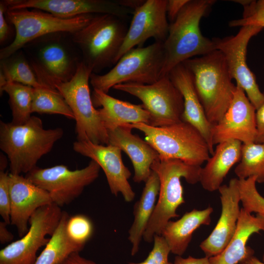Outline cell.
<instances>
[{
  "label": "cell",
  "instance_id": "6da1fadb",
  "mask_svg": "<svg viewBox=\"0 0 264 264\" xmlns=\"http://www.w3.org/2000/svg\"><path fill=\"white\" fill-rule=\"evenodd\" d=\"M61 128L45 129L42 119L32 116L22 125L0 121V148L6 154L10 173L27 174L63 136Z\"/></svg>",
  "mask_w": 264,
  "mask_h": 264
},
{
  "label": "cell",
  "instance_id": "7a4b0ae2",
  "mask_svg": "<svg viewBox=\"0 0 264 264\" xmlns=\"http://www.w3.org/2000/svg\"><path fill=\"white\" fill-rule=\"evenodd\" d=\"M214 0H189L175 20L170 23L163 43L165 60L161 77L168 75L175 66L191 58L216 50L212 40L204 37L200 29L201 19L215 3Z\"/></svg>",
  "mask_w": 264,
  "mask_h": 264
},
{
  "label": "cell",
  "instance_id": "3957f363",
  "mask_svg": "<svg viewBox=\"0 0 264 264\" xmlns=\"http://www.w3.org/2000/svg\"><path fill=\"white\" fill-rule=\"evenodd\" d=\"M182 64L192 75L207 119L213 125H215L228 109L236 88L223 54L216 49L188 59Z\"/></svg>",
  "mask_w": 264,
  "mask_h": 264
},
{
  "label": "cell",
  "instance_id": "277c9868",
  "mask_svg": "<svg viewBox=\"0 0 264 264\" xmlns=\"http://www.w3.org/2000/svg\"><path fill=\"white\" fill-rule=\"evenodd\" d=\"M201 169V166L189 165L176 159L158 158L153 163L151 170L158 176L160 189L154 212L143 235L146 242H153L154 235H161L171 219L179 216L177 209L185 203L181 178L195 184L199 182Z\"/></svg>",
  "mask_w": 264,
  "mask_h": 264
},
{
  "label": "cell",
  "instance_id": "5b68a950",
  "mask_svg": "<svg viewBox=\"0 0 264 264\" xmlns=\"http://www.w3.org/2000/svg\"><path fill=\"white\" fill-rule=\"evenodd\" d=\"M122 18L111 14L94 15L71 39L81 52L82 62L97 74L114 65L128 28Z\"/></svg>",
  "mask_w": 264,
  "mask_h": 264
},
{
  "label": "cell",
  "instance_id": "8992f818",
  "mask_svg": "<svg viewBox=\"0 0 264 264\" xmlns=\"http://www.w3.org/2000/svg\"><path fill=\"white\" fill-rule=\"evenodd\" d=\"M125 125L143 132L145 140L158 153L160 159H179L189 165L201 166L210 157L205 139L188 123L182 121L162 127L143 123Z\"/></svg>",
  "mask_w": 264,
  "mask_h": 264
},
{
  "label": "cell",
  "instance_id": "52a82bcc",
  "mask_svg": "<svg viewBox=\"0 0 264 264\" xmlns=\"http://www.w3.org/2000/svg\"><path fill=\"white\" fill-rule=\"evenodd\" d=\"M92 73V70L82 61L69 81L50 80L45 85L57 90L73 112L77 141L108 145L107 130L101 122L98 110L95 109L90 95L89 82Z\"/></svg>",
  "mask_w": 264,
  "mask_h": 264
},
{
  "label": "cell",
  "instance_id": "ba28073f",
  "mask_svg": "<svg viewBox=\"0 0 264 264\" xmlns=\"http://www.w3.org/2000/svg\"><path fill=\"white\" fill-rule=\"evenodd\" d=\"M164 60L163 43L134 47L126 52L107 73H92L90 83L93 89L107 93L118 84H151L161 77Z\"/></svg>",
  "mask_w": 264,
  "mask_h": 264
},
{
  "label": "cell",
  "instance_id": "9c48e42d",
  "mask_svg": "<svg viewBox=\"0 0 264 264\" xmlns=\"http://www.w3.org/2000/svg\"><path fill=\"white\" fill-rule=\"evenodd\" d=\"M6 16L14 26L16 35L10 44L0 49L1 60L43 36L56 33L73 34L85 26L94 15L64 19L42 10L24 8L7 10Z\"/></svg>",
  "mask_w": 264,
  "mask_h": 264
},
{
  "label": "cell",
  "instance_id": "30bf717a",
  "mask_svg": "<svg viewBox=\"0 0 264 264\" xmlns=\"http://www.w3.org/2000/svg\"><path fill=\"white\" fill-rule=\"evenodd\" d=\"M113 88L141 100L150 114L149 125L162 127L182 121L183 98L168 75L151 84L128 83L115 85Z\"/></svg>",
  "mask_w": 264,
  "mask_h": 264
},
{
  "label": "cell",
  "instance_id": "8fae6325",
  "mask_svg": "<svg viewBox=\"0 0 264 264\" xmlns=\"http://www.w3.org/2000/svg\"><path fill=\"white\" fill-rule=\"evenodd\" d=\"M100 169L97 163L91 160L86 167L74 170L64 165L46 168L37 166L25 176L46 191L52 202L61 207L79 197L85 187L98 178Z\"/></svg>",
  "mask_w": 264,
  "mask_h": 264
},
{
  "label": "cell",
  "instance_id": "7c38bea8",
  "mask_svg": "<svg viewBox=\"0 0 264 264\" xmlns=\"http://www.w3.org/2000/svg\"><path fill=\"white\" fill-rule=\"evenodd\" d=\"M68 33L47 35L29 43L34 45L32 67L41 83L50 80L65 82L75 75L82 61L70 43L65 39Z\"/></svg>",
  "mask_w": 264,
  "mask_h": 264
},
{
  "label": "cell",
  "instance_id": "4fadbf2b",
  "mask_svg": "<svg viewBox=\"0 0 264 264\" xmlns=\"http://www.w3.org/2000/svg\"><path fill=\"white\" fill-rule=\"evenodd\" d=\"M63 212L52 203L37 209L29 221L26 233L0 250V264H35L37 253L45 246L57 227Z\"/></svg>",
  "mask_w": 264,
  "mask_h": 264
},
{
  "label": "cell",
  "instance_id": "5bb4252c",
  "mask_svg": "<svg viewBox=\"0 0 264 264\" xmlns=\"http://www.w3.org/2000/svg\"><path fill=\"white\" fill-rule=\"evenodd\" d=\"M263 28L245 25L241 27L235 35L212 38L216 49L224 56L231 78L244 90L256 110L264 102V94L259 88L254 74L247 66V48L250 39Z\"/></svg>",
  "mask_w": 264,
  "mask_h": 264
},
{
  "label": "cell",
  "instance_id": "9a60e30c",
  "mask_svg": "<svg viewBox=\"0 0 264 264\" xmlns=\"http://www.w3.org/2000/svg\"><path fill=\"white\" fill-rule=\"evenodd\" d=\"M167 0H146L133 11L117 62L128 51L141 47L150 38L164 43L168 34L170 24L167 15ZM117 63V62H116Z\"/></svg>",
  "mask_w": 264,
  "mask_h": 264
},
{
  "label": "cell",
  "instance_id": "2e32d148",
  "mask_svg": "<svg viewBox=\"0 0 264 264\" xmlns=\"http://www.w3.org/2000/svg\"><path fill=\"white\" fill-rule=\"evenodd\" d=\"M256 110L244 90L236 85L232 101L221 119L213 127L214 145L236 140L243 143L255 142Z\"/></svg>",
  "mask_w": 264,
  "mask_h": 264
},
{
  "label": "cell",
  "instance_id": "e0dca14e",
  "mask_svg": "<svg viewBox=\"0 0 264 264\" xmlns=\"http://www.w3.org/2000/svg\"><path fill=\"white\" fill-rule=\"evenodd\" d=\"M72 148L99 164L105 174L111 194L117 196L120 193L128 202L134 199L135 194L128 181L131 173L122 161L120 149L110 144L77 140L73 143Z\"/></svg>",
  "mask_w": 264,
  "mask_h": 264
},
{
  "label": "cell",
  "instance_id": "ac0fdd59",
  "mask_svg": "<svg viewBox=\"0 0 264 264\" xmlns=\"http://www.w3.org/2000/svg\"><path fill=\"white\" fill-rule=\"evenodd\" d=\"M7 10L35 9L68 19L87 14H111L123 19L132 10L108 0H5Z\"/></svg>",
  "mask_w": 264,
  "mask_h": 264
},
{
  "label": "cell",
  "instance_id": "d6986e66",
  "mask_svg": "<svg viewBox=\"0 0 264 264\" xmlns=\"http://www.w3.org/2000/svg\"><path fill=\"white\" fill-rule=\"evenodd\" d=\"M221 204L220 219L210 235L199 245L205 256H215L222 252L233 237L241 209L238 178H232L228 185L219 189Z\"/></svg>",
  "mask_w": 264,
  "mask_h": 264
},
{
  "label": "cell",
  "instance_id": "ffe728a7",
  "mask_svg": "<svg viewBox=\"0 0 264 264\" xmlns=\"http://www.w3.org/2000/svg\"><path fill=\"white\" fill-rule=\"evenodd\" d=\"M10 194V224L20 237L28 231L29 221L40 207L52 203L49 194L22 175L9 174Z\"/></svg>",
  "mask_w": 264,
  "mask_h": 264
},
{
  "label": "cell",
  "instance_id": "44dd1931",
  "mask_svg": "<svg viewBox=\"0 0 264 264\" xmlns=\"http://www.w3.org/2000/svg\"><path fill=\"white\" fill-rule=\"evenodd\" d=\"M168 75L183 98L182 121L189 123L199 132L207 143L210 154L212 155L215 150L212 139L214 125L207 118L191 72L182 63L173 68Z\"/></svg>",
  "mask_w": 264,
  "mask_h": 264
},
{
  "label": "cell",
  "instance_id": "7402d4cb",
  "mask_svg": "<svg viewBox=\"0 0 264 264\" xmlns=\"http://www.w3.org/2000/svg\"><path fill=\"white\" fill-rule=\"evenodd\" d=\"M132 130L123 125L108 130L109 144L118 147L128 155L134 169L133 181L145 182L159 154L147 141L133 134Z\"/></svg>",
  "mask_w": 264,
  "mask_h": 264
},
{
  "label": "cell",
  "instance_id": "603a6c76",
  "mask_svg": "<svg viewBox=\"0 0 264 264\" xmlns=\"http://www.w3.org/2000/svg\"><path fill=\"white\" fill-rule=\"evenodd\" d=\"M91 98L95 107H102L98 110L101 122L107 131L129 124H149L150 114L142 104L124 101L96 89H93Z\"/></svg>",
  "mask_w": 264,
  "mask_h": 264
},
{
  "label": "cell",
  "instance_id": "cb8c5ba5",
  "mask_svg": "<svg viewBox=\"0 0 264 264\" xmlns=\"http://www.w3.org/2000/svg\"><path fill=\"white\" fill-rule=\"evenodd\" d=\"M243 208L241 209L236 232L224 250L209 258L211 264H237L254 251L246 245L248 240L255 233L264 231V215L254 216Z\"/></svg>",
  "mask_w": 264,
  "mask_h": 264
},
{
  "label": "cell",
  "instance_id": "d4e9b609",
  "mask_svg": "<svg viewBox=\"0 0 264 264\" xmlns=\"http://www.w3.org/2000/svg\"><path fill=\"white\" fill-rule=\"evenodd\" d=\"M242 143L231 140L217 144L203 168L201 167L199 182L209 192L218 190L233 166L241 157Z\"/></svg>",
  "mask_w": 264,
  "mask_h": 264
},
{
  "label": "cell",
  "instance_id": "484cf974",
  "mask_svg": "<svg viewBox=\"0 0 264 264\" xmlns=\"http://www.w3.org/2000/svg\"><path fill=\"white\" fill-rule=\"evenodd\" d=\"M213 211L210 206L201 210L193 209L176 221H169L161 235L168 243L171 252L181 256L187 250L193 233L200 226L210 223Z\"/></svg>",
  "mask_w": 264,
  "mask_h": 264
},
{
  "label": "cell",
  "instance_id": "4316f807",
  "mask_svg": "<svg viewBox=\"0 0 264 264\" xmlns=\"http://www.w3.org/2000/svg\"><path fill=\"white\" fill-rule=\"evenodd\" d=\"M145 183L140 198L134 205V219L129 230L132 256L136 255L139 251L143 235L154 212L160 189L158 176L154 171L152 170Z\"/></svg>",
  "mask_w": 264,
  "mask_h": 264
},
{
  "label": "cell",
  "instance_id": "83f0119b",
  "mask_svg": "<svg viewBox=\"0 0 264 264\" xmlns=\"http://www.w3.org/2000/svg\"><path fill=\"white\" fill-rule=\"evenodd\" d=\"M69 216L63 211L59 223L35 264H61L70 254L80 252L84 247L71 242L66 232Z\"/></svg>",
  "mask_w": 264,
  "mask_h": 264
},
{
  "label": "cell",
  "instance_id": "f1b7e54d",
  "mask_svg": "<svg viewBox=\"0 0 264 264\" xmlns=\"http://www.w3.org/2000/svg\"><path fill=\"white\" fill-rule=\"evenodd\" d=\"M33 90L31 87L15 82H7L0 88L1 94L5 92L8 95L13 124H23L32 116Z\"/></svg>",
  "mask_w": 264,
  "mask_h": 264
},
{
  "label": "cell",
  "instance_id": "f546056e",
  "mask_svg": "<svg viewBox=\"0 0 264 264\" xmlns=\"http://www.w3.org/2000/svg\"><path fill=\"white\" fill-rule=\"evenodd\" d=\"M238 179L256 177V182H264V144L242 143L241 157L235 169Z\"/></svg>",
  "mask_w": 264,
  "mask_h": 264
},
{
  "label": "cell",
  "instance_id": "4dcf8cb0",
  "mask_svg": "<svg viewBox=\"0 0 264 264\" xmlns=\"http://www.w3.org/2000/svg\"><path fill=\"white\" fill-rule=\"evenodd\" d=\"M0 75L4 77L7 83H20L33 88H49L40 82L22 53L14 54L1 60Z\"/></svg>",
  "mask_w": 264,
  "mask_h": 264
},
{
  "label": "cell",
  "instance_id": "1f68e13d",
  "mask_svg": "<svg viewBox=\"0 0 264 264\" xmlns=\"http://www.w3.org/2000/svg\"><path fill=\"white\" fill-rule=\"evenodd\" d=\"M32 112L57 114L74 119L64 97L57 90L49 88H34Z\"/></svg>",
  "mask_w": 264,
  "mask_h": 264
},
{
  "label": "cell",
  "instance_id": "d6a6232c",
  "mask_svg": "<svg viewBox=\"0 0 264 264\" xmlns=\"http://www.w3.org/2000/svg\"><path fill=\"white\" fill-rule=\"evenodd\" d=\"M256 183V176L238 179L240 199L245 210L264 215V197L258 191Z\"/></svg>",
  "mask_w": 264,
  "mask_h": 264
},
{
  "label": "cell",
  "instance_id": "836d02e7",
  "mask_svg": "<svg viewBox=\"0 0 264 264\" xmlns=\"http://www.w3.org/2000/svg\"><path fill=\"white\" fill-rule=\"evenodd\" d=\"M66 232L71 242L84 247L93 235V223L83 214L69 216L66 224Z\"/></svg>",
  "mask_w": 264,
  "mask_h": 264
},
{
  "label": "cell",
  "instance_id": "e575fe53",
  "mask_svg": "<svg viewBox=\"0 0 264 264\" xmlns=\"http://www.w3.org/2000/svg\"><path fill=\"white\" fill-rule=\"evenodd\" d=\"M242 6L244 9L242 18L230 21L229 25H256L264 28V0H246Z\"/></svg>",
  "mask_w": 264,
  "mask_h": 264
},
{
  "label": "cell",
  "instance_id": "d590c367",
  "mask_svg": "<svg viewBox=\"0 0 264 264\" xmlns=\"http://www.w3.org/2000/svg\"><path fill=\"white\" fill-rule=\"evenodd\" d=\"M153 242V247L144 260L129 262V264H169L168 256L171 250L165 238L162 235H155Z\"/></svg>",
  "mask_w": 264,
  "mask_h": 264
},
{
  "label": "cell",
  "instance_id": "8d00e7d4",
  "mask_svg": "<svg viewBox=\"0 0 264 264\" xmlns=\"http://www.w3.org/2000/svg\"><path fill=\"white\" fill-rule=\"evenodd\" d=\"M8 172L0 171V215L7 224H10L11 198Z\"/></svg>",
  "mask_w": 264,
  "mask_h": 264
},
{
  "label": "cell",
  "instance_id": "74e56055",
  "mask_svg": "<svg viewBox=\"0 0 264 264\" xmlns=\"http://www.w3.org/2000/svg\"><path fill=\"white\" fill-rule=\"evenodd\" d=\"M189 0H167V15L170 23L173 22Z\"/></svg>",
  "mask_w": 264,
  "mask_h": 264
},
{
  "label": "cell",
  "instance_id": "f35d334b",
  "mask_svg": "<svg viewBox=\"0 0 264 264\" xmlns=\"http://www.w3.org/2000/svg\"><path fill=\"white\" fill-rule=\"evenodd\" d=\"M264 94V91L263 92ZM257 134L255 143L264 144V102L256 111Z\"/></svg>",
  "mask_w": 264,
  "mask_h": 264
},
{
  "label": "cell",
  "instance_id": "ab89813d",
  "mask_svg": "<svg viewBox=\"0 0 264 264\" xmlns=\"http://www.w3.org/2000/svg\"><path fill=\"white\" fill-rule=\"evenodd\" d=\"M7 8L1 0L0 2V42L3 43L7 38L9 34V25L6 20L4 14Z\"/></svg>",
  "mask_w": 264,
  "mask_h": 264
},
{
  "label": "cell",
  "instance_id": "60d3db41",
  "mask_svg": "<svg viewBox=\"0 0 264 264\" xmlns=\"http://www.w3.org/2000/svg\"><path fill=\"white\" fill-rule=\"evenodd\" d=\"M169 264H211L209 258L205 257L204 258H197L189 256L187 258H183L180 256H176L173 263H169Z\"/></svg>",
  "mask_w": 264,
  "mask_h": 264
},
{
  "label": "cell",
  "instance_id": "b9f144b4",
  "mask_svg": "<svg viewBox=\"0 0 264 264\" xmlns=\"http://www.w3.org/2000/svg\"><path fill=\"white\" fill-rule=\"evenodd\" d=\"M61 264H97L90 260L88 259L79 254V252H75L70 254Z\"/></svg>",
  "mask_w": 264,
  "mask_h": 264
},
{
  "label": "cell",
  "instance_id": "7bdbcfd3",
  "mask_svg": "<svg viewBox=\"0 0 264 264\" xmlns=\"http://www.w3.org/2000/svg\"><path fill=\"white\" fill-rule=\"evenodd\" d=\"M7 225L4 221L0 222V242L1 244L11 243L14 239V235L7 228Z\"/></svg>",
  "mask_w": 264,
  "mask_h": 264
},
{
  "label": "cell",
  "instance_id": "ee69618b",
  "mask_svg": "<svg viewBox=\"0 0 264 264\" xmlns=\"http://www.w3.org/2000/svg\"><path fill=\"white\" fill-rule=\"evenodd\" d=\"M116 1L119 5L131 10H134V11L141 6L145 1L144 0H118Z\"/></svg>",
  "mask_w": 264,
  "mask_h": 264
},
{
  "label": "cell",
  "instance_id": "f6af8a7d",
  "mask_svg": "<svg viewBox=\"0 0 264 264\" xmlns=\"http://www.w3.org/2000/svg\"><path fill=\"white\" fill-rule=\"evenodd\" d=\"M240 264H264V262H262L254 256V254L250 255L242 260Z\"/></svg>",
  "mask_w": 264,
  "mask_h": 264
},
{
  "label": "cell",
  "instance_id": "bcb514c9",
  "mask_svg": "<svg viewBox=\"0 0 264 264\" xmlns=\"http://www.w3.org/2000/svg\"><path fill=\"white\" fill-rule=\"evenodd\" d=\"M7 165V160L6 156L3 154H0V171H5Z\"/></svg>",
  "mask_w": 264,
  "mask_h": 264
},
{
  "label": "cell",
  "instance_id": "7dc6e473",
  "mask_svg": "<svg viewBox=\"0 0 264 264\" xmlns=\"http://www.w3.org/2000/svg\"><path fill=\"white\" fill-rule=\"evenodd\" d=\"M263 262H264V255H263Z\"/></svg>",
  "mask_w": 264,
  "mask_h": 264
},
{
  "label": "cell",
  "instance_id": "c3c4849f",
  "mask_svg": "<svg viewBox=\"0 0 264 264\" xmlns=\"http://www.w3.org/2000/svg\"></svg>",
  "mask_w": 264,
  "mask_h": 264
}]
</instances>
